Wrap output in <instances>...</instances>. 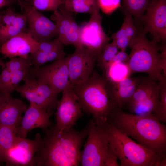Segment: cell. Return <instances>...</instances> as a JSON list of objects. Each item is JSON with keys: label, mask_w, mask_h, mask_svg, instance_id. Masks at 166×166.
<instances>
[{"label": "cell", "mask_w": 166, "mask_h": 166, "mask_svg": "<svg viewBox=\"0 0 166 166\" xmlns=\"http://www.w3.org/2000/svg\"><path fill=\"white\" fill-rule=\"evenodd\" d=\"M35 156L36 166H77L82 143L87 135L86 126L61 131L52 124L45 131Z\"/></svg>", "instance_id": "cell-1"}, {"label": "cell", "mask_w": 166, "mask_h": 166, "mask_svg": "<svg viewBox=\"0 0 166 166\" xmlns=\"http://www.w3.org/2000/svg\"><path fill=\"white\" fill-rule=\"evenodd\" d=\"M107 121L145 148L166 156V126L153 115H136L115 108Z\"/></svg>", "instance_id": "cell-2"}, {"label": "cell", "mask_w": 166, "mask_h": 166, "mask_svg": "<svg viewBox=\"0 0 166 166\" xmlns=\"http://www.w3.org/2000/svg\"><path fill=\"white\" fill-rule=\"evenodd\" d=\"M84 112L91 115L97 125L102 127L114 109L110 101L106 79L93 72L86 80L72 88Z\"/></svg>", "instance_id": "cell-3"}, {"label": "cell", "mask_w": 166, "mask_h": 166, "mask_svg": "<svg viewBox=\"0 0 166 166\" xmlns=\"http://www.w3.org/2000/svg\"><path fill=\"white\" fill-rule=\"evenodd\" d=\"M102 127L120 166H160L166 156H161L136 143L108 121Z\"/></svg>", "instance_id": "cell-4"}, {"label": "cell", "mask_w": 166, "mask_h": 166, "mask_svg": "<svg viewBox=\"0 0 166 166\" xmlns=\"http://www.w3.org/2000/svg\"><path fill=\"white\" fill-rule=\"evenodd\" d=\"M143 27L140 28L136 36L131 40L129 47L131 51L126 62L132 73L142 72L151 78L161 81L163 75L161 54L160 46L155 40H149Z\"/></svg>", "instance_id": "cell-5"}, {"label": "cell", "mask_w": 166, "mask_h": 166, "mask_svg": "<svg viewBox=\"0 0 166 166\" xmlns=\"http://www.w3.org/2000/svg\"><path fill=\"white\" fill-rule=\"evenodd\" d=\"M160 88V81L148 76L141 77L136 91L126 105L128 110L136 115L154 116L158 111Z\"/></svg>", "instance_id": "cell-6"}, {"label": "cell", "mask_w": 166, "mask_h": 166, "mask_svg": "<svg viewBox=\"0 0 166 166\" xmlns=\"http://www.w3.org/2000/svg\"><path fill=\"white\" fill-rule=\"evenodd\" d=\"M86 127L87 139L81 152L80 164L82 166H105L109 148L107 134L92 119Z\"/></svg>", "instance_id": "cell-7"}, {"label": "cell", "mask_w": 166, "mask_h": 166, "mask_svg": "<svg viewBox=\"0 0 166 166\" xmlns=\"http://www.w3.org/2000/svg\"><path fill=\"white\" fill-rule=\"evenodd\" d=\"M24 83L18 85L15 90L29 103L39 105L49 113H53L59 100L58 95L45 82L28 74L23 80Z\"/></svg>", "instance_id": "cell-8"}, {"label": "cell", "mask_w": 166, "mask_h": 166, "mask_svg": "<svg viewBox=\"0 0 166 166\" xmlns=\"http://www.w3.org/2000/svg\"><path fill=\"white\" fill-rule=\"evenodd\" d=\"M31 68L30 71L33 76L45 82L57 95L72 87L67 62L65 57L47 65Z\"/></svg>", "instance_id": "cell-9"}, {"label": "cell", "mask_w": 166, "mask_h": 166, "mask_svg": "<svg viewBox=\"0 0 166 166\" xmlns=\"http://www.w3.org/2000/svg\"><path fill=\"white\" fill-rule=\"evenodd\" d=\"M98 56L83 46L76 48L74 52L65 57L72 86L86 80L93 72Z\"/></svg>", "instance_id": "cell-10"}, {"label": "cell", "mask_w": 166, "mask_h": 166, "mask_svg": "<svg viewBox=\"0 0 166 166\" xmlns=\"http://www.w3.org/2000/svg\"><path fill=\"white\" fill-rule=\"evenodd\" d=\"M146 10L138 21L143 29L158 42L166 43V0H151Z\"/></svg>", "instance_id": "cell-11"}, {"label": "cell", "mask_w": 166, "mask_h": 166, "mask_svg": "<svg viewBox=\"0 0 166 166\" xmlns=\"http://www.w3.org/2000/svg\"><path fill=\"white\" fill-rule=\"evenodd\" d=\"M42 139L39 133L34 140L16 136L13 145L5 154L4 162L9 166H35V156Z\"/></svg>", "instance_id": "cell-12"}, {"label": "cell", "mask_w": 166, "mask_h": 166, "mask_svg": "<svg viewBox=\"0 0 166 166\" xmlns=\"http://www.w3.org/2000/svg\"><path fill=\"white\" fill-rule=\"evenodd\" d=\"M21 10L26 14L28 34L36 42L51 41L58 36L57 28L53 23L38 10L23 0Z\"/></svg>", "instance_id": "cell-13"}, {"label": "cell", "mask_w": 166, "mask_h": 166, "mask_svg": "<svg viewBox=\"0 0 166 166\" xmlns=\"http://www.w3.org/2000/svg\"><path fill=\"white\" fill-rule=\"evenodd\" d=\"M99 10L91 14L89 21L80 27V31L81 45L95 53L98 57L110 40L102 28Z\"/></svg>", "instance_id": "cell-14"}, {"label": "cell", "mask_w": 166, "mask_h": 166, "mask_svg": "<svg viewBox=\"0 0 166 166\" xmlns=\"http://www.w3.org/2000/svg\"><path fill=\"white\" fill-rule=\"evenodd\" d=\"M59 100L55 113L57 128L61 131L67 130L76 125L82 115V110L72 88L64 90Z\"/></svg>", "instance_id": "cell-15"}, {"label": "cell", "mask_w": 166, "mask_h": 166, "mask_svg": "<svg viewBox=\"0 0 166 166\" xmlns=\"http://www.w3.org/2000/svg\"><path fill=\"white\" fill-rule=\"evenodd\" d=\"M72 13L61 5L50 18L55 22L60 41L66 45H71L77 48L82 46L80 41V27Z\"/></svg>", "instance_id": "cell-16"}, {"label": "cell", "mask_w": 166, "mask_h": 166, "mask_svg": "<svg viewBox=\"0 0 166 166\" xmlns=\"http://www.w3.org/2000/svg\"><path fill=\"white\" fill-rule=\"evenodd\" d=\"M21 123L17 128L16 136L26 137L33 129L40 128L45 132L52 124L50 117L53 113H49L34 103H30L25 111Z\"/></svg>", "instance_id": "cell-17"}, {"label": "cell", "mask_w": 166, "mask_h": 166, "mask_svg": "<svg viewBox=\"0 0 166 166\" xmlns=\"http://www.w3.org/2000/svg\"><path fill=\"white\" fill-rule=\"evenodd\" d=\"M27 108V105L20 99L0 92V124L17 128Z\"/></svg>", "instance_id": "cell-18"}, {"label": "cell", "mask_w": 166, "mask_h": 166, "mask_svg": "<svg viewBox=\"0 0 166 166\" xmlns=\"http://www.w3.org/2000/svg\"><path fill=\"white\" fill-rule=\"evenodd\" d=\"M141 77H130L117 82L107 81L109 95L114 109H121L129 102Z\"/></svg>", "instance_id": "cell-19"}, {"label": "cell", "mask_w": 166, "mask_h": 166, "mask_svg": "<svg viewBox=\"0 0 166 166\" xmlns=\"http://www.w3.org/2000/svg\"><path fill=\"white\" fill-rule=\"evenodd\" d=\"M37 42L26 33L20 34L11 38L0 47V53L11 58L27 57L36 49Z\"/></svg>", "instance_id": "cell-20"}, {"label": "cell", "mask_w": 166, "mask_h": 166, "mask_svg": "<svg viewBox=\"0 0 166 166\" xmlns=\"http://www.w3.org/2000/svg\"><path fill=\"white\" fill-rule=\"evenodd\" d=\"M22 33H28L26 14L19 13L13 24L0 28V47L12 37Z\"/></svg>", "instance_id": "cell-21"}, {"label": "cell", "mask_w": 166, "mask_h": 166, "mask_svg": "<svg viewBox=\"0 0 166 166\" xmlns=\"http://www.w3.org/2000/svg\"><path fill=\"white\" fill-rule=\"evenodd\" d=\"M132 74L127 63L121 62L111 63L102 75L107 81L117 82L130 77Z\"/></svg>", "instance_id": "cell-22"}, {"label": "cell", "mask_w": 166, "mask_h": 166, "mask_svg": "<svg viewBox=\"0 0 166 166\" xmlns=\"http://www.w3.org/2000/svg\"><path fill=\"white\" fill-rule=\"evenodd\" d=\"M151 0H123L121 10L125 15L131 16L138 21Z\"/></svg>", "instance_id": "cell-23"}, {"label": "cell", "mask_w": 166, "mask_h": 166, "mask_svg": "<svg viewBox=\"0 0 166 166\" xmlns=\"http://www.w3.org/2000/svg\"><path fill=\"white\" fill-rule=\"evenodd\" d=\"M66 54L63 48L49 51L35 50L30 54L32 65L37 68L49 62L56 61L64 57Z\"/></svg>", "instance_id": "cell-24"}, {"label": "cell", "mask_w": 166, "mask_h": 166, "mask_svg": "<svg viewBox=\"0 0 166 166\" xmlns=\"http://www.w3.org/2000/svg\"><path fill=\"white\" fill-rule=\"evenodd\" d=\"M61 5L72 12L92 14L100 10L98 0H69Z\"/></svg>", "instance_id": "cell-25"}, {"label": "cell", "mask_w": 166, "mask_h": 166, "mask_svg": "<svg viewBox=\"0 0 166 166\" xmlns=\"http://www.w3.org/2000/svg\"><path fill=\"white\" fill-rule=\"evenodd\" d=\"M17 128L0 124V163L4 162L5 154L13 145Z\"/></svg>", "instance_id": "cell-26"}, {"label": "cell", "mask_w": 166, "mask_h": 166, "mask_svg": "<svg viewBox=\"0 0 166 166\" xmlns=\"http://www.w3.org/2000/svg\"><path fill=\"white\" fill-rule=\"evenodd\" d=\"M117 46L114 42L108 43L104 47L98 56L97 66L103 72L112 61L114 57L118 52Z\"/></svg>", "instance_id": "cell-27"}, {"label": "cell", "mask_w": 166, "mask_h": 166, "mask_svg": "<svg viewBox=\"0 0 166 166\" xmlns=\"http://www.w3.org/2000/svg\"><path fill=\"white\" fill-rule=\"evenodd\" d=\"M38 10L54 11L61 5L60 0H23Z\"/></svg>", "instance_id": "cell-28"}, {"label": "cell", "mask_w": 166, "mask_h": 166, "mask_svg": "<svg viewBox=\"0 0 166 166\" xmlns=\"http://www.w3.org/2000/svg\"><path fill=\"white\" fill-rule=\"evenodd\" d=\"M32 65L30 55L27 57H13L5 63V67L10 72L29 68Z\"/></svg>", "instance_id": "cell-29"}, {"label": "cell", "mask_w": 166, "mask_h": 166, "mask_svg": "<svg viewBox=\"0 0 166 166\" xmlns=\"http://www.w3.org/2000/svg\"><path fill=\"white\" fill-rule=\"evenodd\" d=\"M160 98L158 111L154 117L163 123L166 122V79L160 81Z\"/></svg>", "instance_id": "cell-30"}, {"label": "cell", "mask_w": 166, "mask_h": 166, "mask_svg": "<svg viewBox=\"0 0 166 166\" xmlns=\"http://www.w3.org/2000/svg\"><path fill=\"white\" fill-rule=\"evenodd\" d=\"M0 73V92L4 94H10L13 91L11 83V74L5 67Z\"/></svg>", "instance_id": "cell-31"}, {"label": "cell", "mask_w": 166, "mask_h": 166, "mask_svg": "<svg viewBox=\"0 0 166 166\" xmlns=\"http://www.w3.org/2000/svg\"><path fill=\"white\" fill-rule=\"evenodd\" d=\"M63 45L64 44L57 38L53 40L37 42L35 50L41 51H50L63 48Z\"/></svg>", "instance_id": "cell-32"}, {"label": "cell", "mask_w": 166, "mask_h": 166, "mask_svg": "<svg viewBox=\"0 0 166 166\" xmlns=\"http://www.w3.org/2000/svg\"><path fill=\"white\" fill-rule=\"evenodd\" d=\"M125 34L131 41L136 36L140 27L135 25V20L131 16L125 15L124 19Z\"/></svg>", "instance_id": "cell-33"}, {"label": "cell", "mask_w": 166, "mask_h": 166, "mask_svg": "<svg viewBox=\"0 0 166 166\" xmlns=\"http://www.w3.org/2000/svg\"><path fill=\"white\" fill-rule=\"evenodd\" d=\"M100 9L106 14H109L121 7L120 0H98Z\"/></svg>", "instance_id": "cell-34"}, {"label": "cell", "mask_w": 166, "mask_h": 166, "mask_svg": "<svg viewBox=\"0 0 166 166\" xmlns=\"http://www.w3.org/2000/svg\"><path fill=\"white\" fill-rule=\"evenodd\" d=\"M30 68L23 70L10 72L11 74V83L13 91L18 85L19 82L23 80L29 73Z\"/></svg>", "instance_id": "cell-35"}, {"label": "cell", "mask_w": 166, "mask_h": 166, "mask_svg": "<svg viewBox=\"0 0 166 166\" xmlns=\"http://www.w3.org/2000/svg\"><path fill=\"white\" fill-rule=\"evenodd\" d=\"M117 158L112 148L109 145L108 153L105 166H119Z\"/></svg>", "instance_id": "cell-36"}, {"label": "cell", "mask_w": 166, "mask_h": 166, "mask_svg": "<svg viewBox=\"0 0 166 166\" xmlns=\"http://www.w3.org/2000/svg\"><path fill=\"white\" fill-rule=\"evenodd\" d=\"M114 42L118 49L121 50L125 51L127 48L129 46L131 41L125 36L121 37L114 41Z\"/></svg>", "instance_id": "cell-37"}, {"label": "cell", "mask_w": 166, "mask_h": 166, "mask_svg": "<svg viewBox=\"0 0 166 166\" xmlns=\"http://www.w3.org/2000/svg\"><path fill=\"white\" fill-rule=\"evenodd\" d=\"M129 58V55L125 51L121 50L118 51L111 63L126 62Z\"/></svg>", "instance_id": "cell-38"}, {"label": "cell", "mask_w": 166, "mask_h": 166, "mask_svg": "<svg viewBox=\"0 0 166 166\" xmlns=\"http://www.w3.org/2000/svg\"><path fill=\"white\" fill-rule=\"evenodd\" d=\"M161 54L162 68L164 77L166 78V43H162L160 45Z\"/></svg>", "instance_id": "cell-39"}, {"label": "cell", "mask_w": 166, "mask_h": 166, "mask_svg": "<svg viewBox=\"0 0 166 166\" xmlns=\"http://www.w3.org/2000/svg\"><path fill=\"white\" fill-rule=\"evenodd\" d=\"M17 2L16 0H0V8L10 6Z\"/></svg>", "instance_id": "cell-40"}, {"label": "cell", "mask_w": 166, "mask_h": 166, "mask_svg": "<svg viewBox=\"0 0 166 166\" xmlns=\"http://www.w3.org/2000/svg\"><path fill=\"white\" fill-rule=\"evenodd\" d=\"M0 66L2 67V68H4L5 67V63L3 62L0 59Z\"/></svg>", "instance_id": "cell-41"}, {"label": "cell", "mask_w": 166, "mask_h": 166, "mask_svg": "<svg viewBox=\"0 0 166 166\" xmlns=\"http://www.w3.org/2000/svg\"><path fill=\"white\" fill-rule=\"evenodd\" d=\"M69 0H60V2H61V5L63 4L65 2H67V1H69Z\"/></svg>", "instance_id": "cell-42"}, {"label": "cell", "mask_w": 166, "mask_h": 166, "mask_svg": "<svg viewBox=\"0 0 166 166\" xmlns=\"http://www.w3.org/2000/svg\"><path fill=\"white\" fill-rule=\"evenodd\" d=\"M18 2V4L20 6L22 5V0H16Z\"/></svg>", "instance_id": "cell-43"}, {"label": "cell", "mask_w": 166, "mask_h": 166, "mask_svg": "<svg viewBox=\"0 0 166 166\" xmlns=\"http://www.w3.org/2000/svg\"><path fill=\"white\" fill-rule=\"evenodd\" d=\"M4 10L0 11V16L3 13V12H4Z\"/></svg>", "instance_id": "cell-44"}, {"label": "cell", "mask_w": 166, "mask_h": 166, "mask_svg": "<svg viewBox=\"0 0 166 166\" xmlns=\"http://www.w3.org/2000/svg\"></svg>", "instance_id": "cell-45"}]
</instances>
